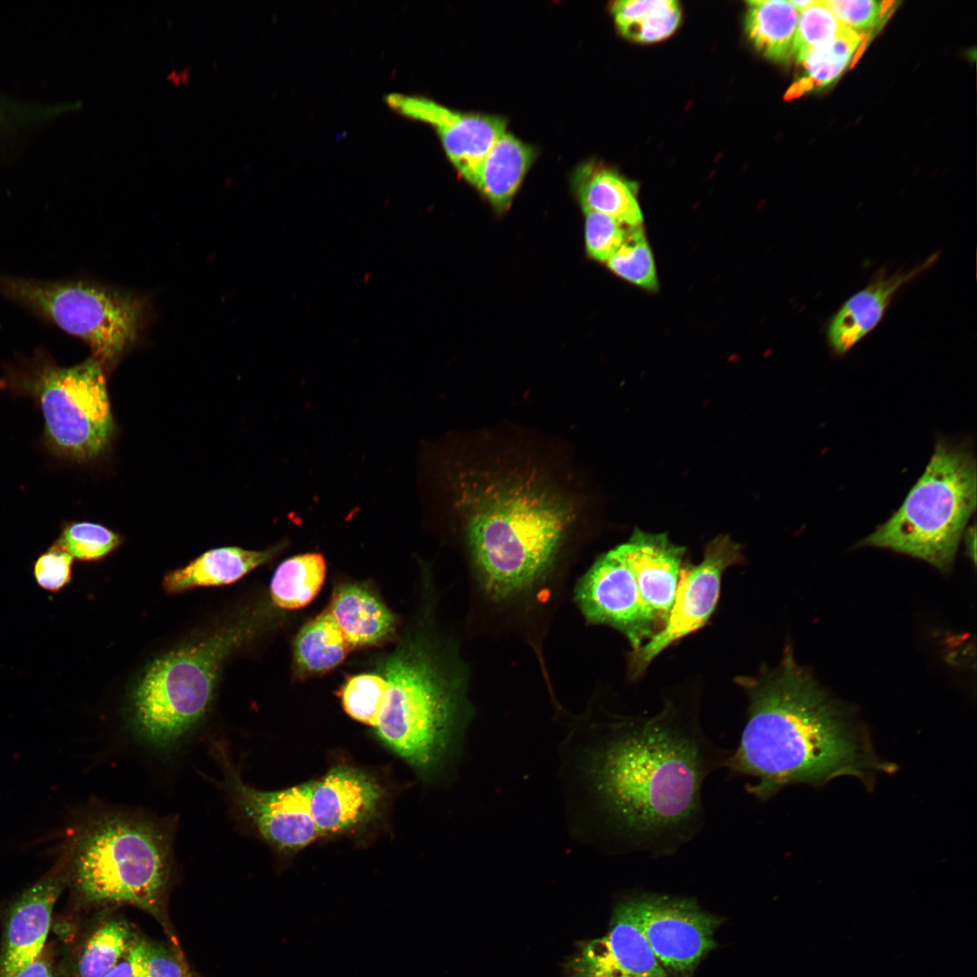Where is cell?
Returning <instances> with one entry per match:
<instances>
[{
	"label": "cell",
	"instance_id": "obj_1",
	"mask_svg": "<svg viewBox=\"0 0 977 977\" xmlns=\"http://www.w3.org/2000/svg\"><path fill=\"white\" fill-rule=\"evenodd\" d=\"M698 709L695 696L671 697L653 714L613 715L593 730L583 771L612 849L671 856L702 830L704 783L732 750L706 735Z\"/></svg>",
	"mask_w": 977,
	"mask_h": 977
},
{
	"label": "cell",
	"instance_id": "obj_2",
	"mask_svg": "<svg viewBox=\"0 0 977 977\" xmlns=\"http://www.w3.org/2000/svg\"><path fill=\"white\" fill-rule=\"evenodd\" d=\"M735 681L747 695L748 707L726 768L750 778L745 789L756 798L842 775L868 782L888 768L875 756L853 716L796 663L789 646L774 669Z\"/></svg>",
	"mask_w": 977,
	"mask_h": 977
},
{
	"label": "cell",
	"instance_id": "obj_3",
	"mask_svg": "<svg viewBox=\"0 0 977 977\" xmlns=\"http://www.w3.org/2000/svg\"><path fill=\"white\" fill-rule=\"evenodd\" d=\"M544 478L518 468H466L453 475L454 507L479 581L494 601L541 583L574 523V503Z\"/></svg>",
	"mask_w": 977,
	"mask_h": 977
},
{
	"label": "cell",
	"instance_id": "obj_4",
	"mask_svg": "<svg viewBox=\"0 0 977 977\" xmlns=\"http://www.w3.org/2000/svg\"><path fill=\"white\" fill-rule=\"evenodd\" d=\"M69 861L87 900L126 902L158 913L172 871L171 833L137 813L100 812L77 831Z\"/></svg>",
	"mask_w": 977,
	"mask_h": 977
},
{
	"label": "cell",
	"instance_id": "obj_5",
	"mask_svg": "<svg viewBox=\"0 0 977 977\" xmlns=\"http://www.w3.org/2000/svg\"><path fill=\"white\" fill-rule=\"evenodd\" d=\"M389 688L375 726L378 737L414 768L437 770L459 746L470 716L464 687L421 650L384 667Z\"/></svg>",
	"mask_w": 977,
	"mask_h": 977
},
{
	"label": "cell",
	"instance_id": "obj_6",
	"mask_svg": "<svg viewBox=\"0 0 977 977\" xmlns=\"http://www.w3.org/2000/svg\"><path fill=\"white\" fill-rule=\"evenodd\" d=\"M975 507L976 460L970 443L941 439L900 507L859 545L906 554L948 572Z\"/></svg>",
	"mask_w": 977,
	"mask_h": 977
},
{
	"label": "cell",
	"instance_id": "obj_7",
	"mask_svg": "<svg viewBox=\"0 0 977 977\" xmlns=\"http://www.w3.org/2000/svg\"><path fill=\"white\" fill-rule=\"evenodd\" d=\"M242 623L154 660L134 688L128 723L139 741L157 750L174 748L204 717L224 659L247 636Z\"/></svg>",
	"mask_w": 977,
	"mask_h": 977
},
{
	"label": "cell",
	"instance_id": "obj_8",
	"mask_svg": "<svg viewBox=\"0 0 977 977\" xmlns=\"http://www.w3.org/2000/svg\"><path fill=\"white\" fill-rule=\"evenodd\" d=\"M10 298L84 340L101 364H111L135 341L143 303L136 298L83 282L1 280Z\"/></svg>",
	"mask_w": 977,
	"mask_h": 977
},
{
	"label": "cell",
	"instance_id": "obj_9",
	"mask_svg": "<svg viewBox=\"0 0 977 977\" xmlns=\"http://www.w3.org/2000/svg\"><path fill=\"white\" fill-rule=\"evenodd\" d=\"M51 445L78 460L108 446L113 420L102 364L90 358L71 367L47 366L32 383Z\"/></svg>",
	"mask_w": 977,
	"mask_h": 977
},
{
	"label": "cell",
	"instance_id": "obj_10",
	"mask_svg": "<svg viewBox=\"0 0 977 977\" xmlns=\"http://www.w3.org/2000/svg\"><path fill=\"white\" fill-rule=\"evenodd\" d=\"M651 950L669 977H693L716 948L715 932L723 922L696 899L660 893L627 896Z\"/></svg>",
	"mask_w": 977,
	"mask_h": 977
},
{
	"label": "cell",
	"instance_id": "obj_11",
	"mask_svg": "<svg viewBox=\"0 0 977 977\" xmlns=\"http://www.w3.org/2000/svg\"><path fill=\"white\" fill-rule=\"evenodd\" d=\"M743 562L741 545L729 536L720 535L706 545L699 564H682L663 628L630 653V673L633 678L641 676L664 650L707 623L718 602L724 572Z\"/></svg>",
	"mask_w": 977,
	"mask_h": 977
},
{
	"label": "cell",
	"instance_id": "obj_12",
	"mask_svg": "<svg viewBox=\"0 0 977 977\" xmlns=\"http://www.w3.org/2000/svg\"><path fill=\"white\" fill-rule=\"evenodd\" d=\"M575 599L589 622L619 630L632 651L657 632L641 602L622 544L597 558L580 579Z\"/></svg>",
	"mask_w": 977,
	"mask_h": 977
},
{
	"label": "cell",
	"instance_id": "obj_13",
	"mask_svg": "<svg viewBox=\"0 0 977 977\" xmlns=\"http://www.w3.org/2000/svg\"><path fill=\"white\" fill-rule=\"evenodd\" d=\"M216 753L235 808L267 841L280 849H299L321 836L311 813L313 781L280 791H259L243 783L223 750Z\"/></svg>",
	"mask_w": 977,
	"mask_h": 977
},
{
	"label": "cell",
	"instance_id": "obj_14",
	"mask_svg": "<svg viewBox=\"0 0 977 977\" xmlns=\"http://www.w3.org/2000/svg\"><path fill=\"white\" fill-rule=\"evenodd\" d=\"M562 977H669L651 950L627 897L612 911L607 933L582 942Z\"/></svg>",
	"mask_w": 977,
	"mask_h": 977
},
{
	"label": "cell",
	"instance_id": "obj_15",
	"mask_svg": "<svg viewBox=\"0 0 977 977\" xmlns=\"http://www.w3.org/2000/svg\"><path fill=\"white\" fill-rule=\"evenodd\" d=\"M385 100L399 114L432 126L449 159L470 183L493 143L506 132L505 120L498 117L459 112L419 96L392 93Z\"/></svg>",
	"mask_w": 977,
	"mask_h": 977
},
{
	"label": "cell",
	"instance_id": "obj_16",
	"mask_svg": "<svg viewBox=\"0 0 977 977\" xmlns=\"http://www.w3.org/2000/svg\"><path fill=\"white\" fill-rule=\"evenodd\" d=\"M634 574L641 602L658 633L664 626L675 597L686 548L666 533L635 528L622 544Z\"/></svg>",
	"mask_w": 977,
	"mask_h": 977
},
{
	"label": "cell",
	"instance_id": "obj_17",
	"mask_svg": "<svg viewBox=\"0 0 977 977\" xmlns=\"http://www.w3.org/2000/svg\"><path fill=\"white\" fill-rule=\"evenodd\" d=\"M382 796L378 783L358 769L339 765L313 781L311 813L321 836L370 819Z\"/></svg>",
	"mask_w": 977,
	"mask_h": 977
},
{
	"label": "cell",
	"instance_id": "obj_18",
	"mask_svg": "<svg viewBox=\"0 0 977 977\" xmlns=\"http://www.w3.org/2000/svg\"><path fill=\"white\" fill-rule=\"evenodd\" d=\"M58 876L26 889L11 908L0 953V977H8L40 956L62 892Z\"/></svg>",
	"mask_w": 977,
	"mask_h": 977
},
{
	"label": "cell",
	"instance_id": "obj_19",
	"mask_svg": "<svg viewBox=\"0 0 977 977\" xmlns=\"http://www.w3.org/2000/svg\"><path fill=\"white\" fill-rule=\"evenodd\" d=\"M938 258V252L931 254L908 270L887 274L886 270H880L869 284L847 299L832 317L827 329L831 350L838 356L848 353L877 326L895 294L934 266Z\"/></svg>",
	"mask_w": 977,
	"mask_h": 977
},
{
	"label": "cell",
	"instance_id": "obj_20",
	"mask_svg": "<svg viewBox=\"0 0 977 977\" xmlns=\"http://www.w3.org/2000/svg\"><path fill=\"white\" fill-rule=\"evenodd\" d=\"M284 545L280 543L261 551L237 546L211 549L185 566L167 573L163 579V588L166 593L175 594L196 587L232 583L271 560Z\"/></svg>",
	"mask_w": 977,
	"mask_h": 977
},
{
	"label": "cell",
	"instance_id": "obj_21",
	"mask_svg": "<svg viewBox=\"0 0 977 977\" xmlns=\"http://www.w3.org/2000/svg\"><path fill=\"white\" fill-rule=\"evenodd\" d=\"M532 149L507 131L493 143L470 184L498 211L507 208L532 160Z\"/></svg>",
	"mask_w": 977,
	"mask_h": 977
},
{
	"label": "cell",
	"instance_id": "obj_22",
	"mask_svg": "<svg viewBox=\"0 0 977 977\" xmlns=\"http://www.w3.org/2000/svg\"><path fill=\"white\" fill-rule=\"evenodd\" d=\"M327 611L353 648L377 644L394 628L390 610L373 593L357 584L337 588Z\"/></svg>",
	"mask_w": 977,
	"mask_h": 977
},
{
	"label": "cell",
	"instance_id": "obj_23",
	"mask_svg": "<svg viewBox=\"0 0 977 977\" xmlns=\"http://www.w3.org/2000/svg\"><path fill=\"white\" fill-rule=\"evenodd\" d=\"M577 192L585 213L594 212L629 225H642L637 184L609 169L584 166L577 177Z\"/></svg>",
	"mask_w": 977,
	"mask_h": 977
},
{
	"label": "cell",
	"instance_id": "obj_24",
	"mask_svg": "<svg viewBox=\"0 0 977 977\" xmlns=\"http://www.w3.org/2000/svg\"><path fill=\"white\" fill-rule=\"evenodd\" d=\"M747 5L745 31L754 47L769 59L791 56L799 11L783 0H753Z\"/></svg>",
	"mask_w": 977,
	"mask_h": 977
},
{
	"label": "cell",
	"instance_id": "obj_25",
	"mask_svg": "<svg viewBox=\"0 0 977 977\" xmlns=\"http://www.w3.org/2000/svg\"><path fill=\"white\" fill-rule=\"evenodd\" d=\"M352 648L327 610L300 629L294 644V656L302 672L320 674L339 665Z\"/></svg>",
	"mask_w": 977,
	"mask_h": 977
},
{
	"label": "cell",
	"instance_id": "obj_26",
	"mask_svg": "<svg viewBox=\"0 0 977 977\" xmlns=\"http://www.w3.org/2000/svg\"><path fill=\"white\" fill-rule=\"evenodd\" d=\"M327 564L319 553H305L284 560L270 583V595L280 608L299 609L310 603L319 593Z\"/></svg>",
	"mask_w": 977,
	"mask_h": 977
},
{
	"label": "cell",
	"instance_id": "obj_27",
	"mask_svg": "<svg viewBox=\"0 0 977 977\" xmlns=\"http://www.w3.org/2000/svg\"><path fill=\"white\" fill-rule=\"evenodd\" d=\"M612 10L619 31L640 43L668 37L680 20L678 4L672 0H622L615 2Z\"/></svg>",
	"mask_w": 977,
	"mask_h": 977
},
{
	"label": "cell",
	"instance_id": "obj_28",
	"mask_svg": "<svg viewBox=\"0 0 977 977\" xmlns=\"http://www.w3.org/2000/svg\"><path fill=\"white\" fill-rule=\"evenodd\" d=\"M130 942L128 925L111 920L89 939L78 963L79 977H103L121 960Z\"/></svg>",
	"mask_w": 977,
	"mask_h": 977
},
{
	"label": "cell",
	"instance_id": "obj_29",
	"mask_svg": "<svg viewBox=\"0 0 977 977\" xmlns=\"http://www.w3.org/2000/svg\"><path fill=\"white\" fill-rule=\"evenodd\" d=\"M606 264L614 274L636 286L648 290L658 289L655 262L642 225L631 228Z\"/></svg>",
	"mask_w": 977,
	"mask_h": 977
},
{
	"label": "cell",
	"instance_id": "obj_30",
	"mask_svg": "<svg viewBox=\"0 0 977 977\" xmlns=\"http://www.w3.org/2000/svg\"><path fill=\"white\" fill-rule=\"evenodd\" d=\"M864 36V33L845 27L829 44L809 53L801 62L808 74L806 87H821L835 81L852 59Z\"/></svg>",
	"mask_w": 977,
	"mask_h": 977
},
{
	"label": "cell",
	"instance_id": "obj_31",
	"mask_svg": "<svg viewBox=\"0 0 977 977\" xmlns=\"http://www.w3.org/2000/svg\"><path fill=\"white\" fill-rule=\"evenodd\" d=\"M388 688L385 678L377 674L352 676L339 692L342 707L353 719L375 727L385 703Z\"/></svg>",
	"mask_w": 977,
	"mask_h": 977
},
{
	"label": "cell",
	"instance_id": "obj_32",
	"mask_svg": "<svg viewBox=\"0 0 977 977\" xmlns=\"http://www.w3.org/2000/svg\"><path fill=\"white\" fill-rule=\"evenodd\" d=\"M844 28L823 1H814L799 12L791 55L802 62L809 53L832 42Z\"/></svg>",
	"mask_w": 977,
	"mask_h": 977
},
{
	"label": "cell",
	"instance_id": "obj_33",
	"mask_svg": "<svg viewBox=\"0 0 977 977\" xmlns=\"http://www.w3.org/2000/svg\"><path fill=\"white\" fill-rule=\"evenodd\" d=\"M121 537L96 523L75 522L64 526L56 544L73 558L85 562L100 560L114 551Z\"/></svg>",
	"mask_w": 977,
	"mask_h": 977
},
{
	"label": "cell",
	"instance_id": "obj_34",
	"mask_svg": "<svg viewBox=\"0 0 977 977\" xmlns=\"http://www.w3.org/2000/svg\"><path fill=\"white\" fill-rule=\"evenodd\" d=\"M126 958L133 977H185L172 953L142 938L130 939Z\"/></svg>",
	"mask_w": 977,
	"mask_h": 977
},
{
	"label": "cell",
	"instance_id": "obj_35",
	"mask_svg": "<svg viewBox=\"0 0 977 977\" xmlns=\"http://www.w3.org/2000/svg\"><path fill=\"white\" fill-rule=\"evenodd\" d=\"M585 214L587 253L595 261L607 262L624 242L634 226L623 224L599 213L588 212Z\"/></svg>",
	"mask_w": 977,
	"mask_h": 977
},
{
	"label": "cell",
	"instance_id": "obj_36",
	"mask_svg": "<svg viewBox=\"0 0 977 977\" xmlns=\"http://www.w3.org/2000/svg\"><path fill=\"white\" fill-rule=\"evenodd\" d=\"M834 16L847 28L863 33L882 24L895 8L893 1H823Z\"/></svg>",
	"mask_w": 977,
	"mask_h": 977
},
{
	"label": "cell",
	"instance_id": "obj_37",
	"mask_svg": "<svg viewBox=\"0 0 977 977\" xmlns=\"http://www.w3.org/2000/svg\"><path fill=\"white\" fill-rule=\"evenodd\" d=\"M73 557L56 543L41 554L33 565V574L42 589L57 593L71 581Z\"/></svg>",
	"mask_w": 977,
	"mask_h": 977
},
{
	"label": "cell",
	"instance_id": "obj_38",
	"mask_svg": "<svg viewBox=\"0 0 977 977\" xmlns=\"http://www.w3.org/2000/svg\"><path fill=\"white\" fill-rule=\"evenodd\" d=\"M8 977H56L50 965L41 958L35 959L31 963L21 968Z\"/></svg>",
	"mask_w": 977,
	"mask_h": 977
},
{
	"label": "cell",
	"instance_id": "obj_39",
	"mask_svg": "<svg viewBox=\"0 0 977 977\" xmlns=\"http://www.w3.org/2000/svg\"><path fill=\"white\" fill-rule=\"evenodd\" d=\"M103 977H133L129 963L127 960L121 959L116 966H114L106 975Z\"/></svg>",
	"mask_w": 977,
	"mask_h": 977
},
{
	"label": "cell",
	"instance_id": "obj_40",
	"mask_svg": "<svg viewBox=\"0 0 977 977\" xmlns=\"http://www.w3.org/2000/svg\"><path fill=\"white\" fill-rule=\"evenodd\" d=\"M799 12L810 6L813 0L789 1Z\"/></svg>",
	"mask_w": 977,
	"mask_h": 977
},
{
	"label": "cell",
	"instance_id": "obj_41",
	"mask_svg": "<svg viewBox=\"0 0 977 977\" xmlns=\"http://www.w3.org/2000/svg\"><path fill=\"white\" fill-rule=\"evenodd\" d=\"M185 977H188V976H185Z\"/></svg>",
	"mask_w": 977,
	"mask_h": 977
}]
</instances>
